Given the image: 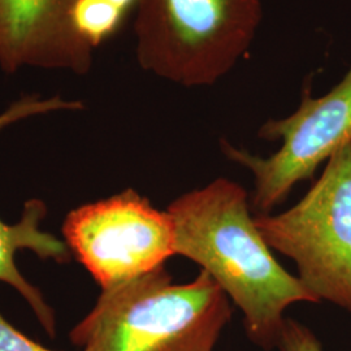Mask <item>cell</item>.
Listing matches in <instances>:
<instances>
[{
  "instance_id": "cell-1",
  "label": "cell",
  "mask_w": 351,
  "mask_h": 351,
  "mask_svg": "<svg viewBox=\"0 0 351 351\" xmlns=\"http://www.w3.org/2000/svg\"><path fill=\"white\" fill-rule=\"evenodd\" d=\"M167 211L175 226L176 255L198 264L224 290L256 346L276 349L291 304L319 303L277 262L251 216L249 194L237 182L216 178L178 197Z\"/></svg>"
},
{
  "instance_id": "cell-2",
  "label": "cell",
  "mask_w": 351,
  "mask_h": 351,
  "mask_svg": "<svg viewBox=\"0 0 351 351\" xmlns=\"http://www.w3.org/2000/svg\"><path fill=\"white\" fill-rule=\"evenodd\" d=\"M232 314L230 300L208 274L173 284L163 265L101 290L69 339L82 351H213Z\"/></svg>"
},
{
  "instance_id": "cell-3",
  "label": "cell",
  "mask_w": 351,
  "mask_h": 351,
  "mask_svg": "<svg viewBox=\"0 0 351 351\" xmlns=\"http://www.w3.org/2000/svg\"><path fill=\"white\" fill-rule=\"evenodd\" d=\"M262 17V0H138L137 63L185 88L210 86L250 50Z\"/></svg>"
},
{
  "instance_id": "cell-4",
  "label": "cell",
  "mask_w": 351,
  "mask_h": 351,
  "mask_svg": "<svg viewBox=\"0 0 351 351\" xmlns=\"http://www.w3.org/2000/svg\"><path fill=\"white\" fill-rule=\"evenodd\" d=\"M254 220L268 246L297 264V277L319 303L351 314V143L329 158L295 206Z\"/></svg>"
},
{
  "instance_id": "cell-5",
  "label": "cell",
  "mask_w": 351,
  "mask_h": 351,
  "mask_svg": "<svg viewBox=\"0 0 351 351\" xmlns=\"http://www.w3.org/2000/svg\"><path fill=\"white\" fill-rule=\"evenodd\" d=\"M259 138L280 141V149L269 156H258L221 141L226 158L254 176L251 210L271 213L300 182L351 143V66L339 84L324 95H302L298 110L285 119L268 120L261 126Z\"/></svg>"
},
{
  "instance_id": "cell-6",
  "label": "cell",
  "mask_w": 351,
  "mask_h": 351,
  "mask_svg": "<svg viewBox=\"0 0 351 351\" xmlns=\"http://www.w3.org/2000/svg\"><path fill=\"white\" fill-rule=\"evenodd\" d=\"M63 233L101 290L150 274L176 255L171 215L132 189L69 213Z\"/></svg>"
},
{
  "instance_id": "cell-7",
  "label": "cell",
  "mask_w": 351,
  "mask_h": 351,
  "mask_svg": "<svg viewBox=\"0 0 351 351\" xmlns=\"http://www.w3.org/2000/svg\"><path fill=\"white\" fill-rule=\"evenodd\" d=\"M75 0H0V71L90 73L94 51L75 33Z\"/></svg>"
},
{
  "instance_id": "cell-8",
  "label": "cell",
  "mask_w": 351,
  "mask_h": 351,
  "mask_svg": "<svg viewBox=\"0 0 351 351\" xmlns=\"http://www.w3.org/2000/svg\"><path fill=\"white\" fill-rule=\"evenodd\" d=\"M84 108L81 101H68L59 95L43 98L40 94H27L0 113V132L14 123L32 116L55 111H78ZM46 215V207L40 201L33 199L25 204L21 221L8 226L0 220V281L16 289L29 303L40 326L55 337L56 322L50 306L43 300L40 291L29 284L14 264V254L29 249L42 259H53L65 263L69 259L66 243L55 236L40 230V221Z\"/></svg>"
},
{
  "instance_id": "cell-9",
  "label": "cell",
  "mask_w": 351,
  "mask_h": 351,
  "mask_svg": "<svg viewBox=\"0 0 351 351\" xmlns=\"http://www.w3.org/2000/svg\"><path fill=\"white\" fill-rule=\"evenodd\" d=\"M71 16L75 33L97 50L123 29L129 13L110 0H75Z\"/></svg>"
},
{
  "instance_id": "cell-10",
  "label": "cell",
  "mask_w": 351,
  "mask_h": 351,
  "mask_svg": "<svg viewBox=\"0 0 351 351\" xmlns=\"http://www.w3.org/2000/svg\"><path fill=\"white\" fill-rule=\"evenodd\" d=\"M276 349L278 351H323V346L308 326L287 317Z\"/></svg>"
},
{
  "instance_id": "cell-11",
  "label": "cell",
  "mask_w": 351,
  "mask_h": 351,
  "mask_svg": "<svg viewBox=\"0 0 351 351\" xmlns=\"http://www.w3.org/2000/svg\"><path fill=\"white\" fill-rule=\"evenodd\" d=\"M0 351H53L27 339L0 314Z\"/></svg>"
},
{
  "instance_id": "cell-12",
  "label": "cell",
  "mask_w": 351,
  "mask_h": 351,
  "mask_svg": "<svg viewBox=\"0 0 351 351\" xmlns=\"http://www.w3.org/2000/svg\"><path fill=\"white\" fill-rule=\"evenodd\" d=\"M110 1L130 14V13L134 12L138 0H110Z\"/></svg>"
}]
</instances>
